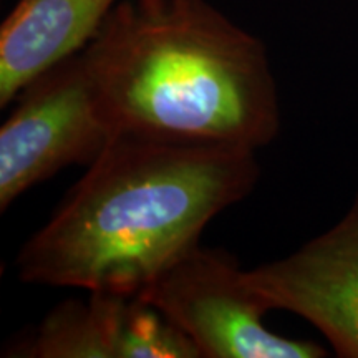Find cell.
<instances>
[{
	"instance_id": "cell-1",
	"label": "cell",
	"mask_w": 358,
	"mask_h": 358,
	"mask_svg": "<svg viewBox=\"0 0 358 358\" xmlns=\"http://www.w3.org/2000/svg\"><path fill=\"white\" fill-rule=\"evenodd\" d=\"M256 151L116 134L17 256L19 279L138 295L250 194Z\"/></svg>"
},
{
	"instance_id": "cell-2",
	"label": "cell",
	"mask_w": 358,
	"mask_h": 358,
	"mask_svg": "<svg viewBox=\"0 0 358 358\" xmlns=\"http://www.w3.org/2000/svg\"><path fill=\"white\" fill-rule=\"evenodd\" d=\"M82 52L115 134L257 153L279 133L266 47L206 0H122Z\"/></svg>"
},
{
	"instance_id": "cell-3",
	"label": "cell",
	"mask_w": 358,
	"mask_h": 358,
	"mask_svg": "<svg viewBox=\"0 0 358 358\" xmlns=\"http://www.w3.org/2000/svg\"><path fill=\"white\" fill-rule=\"evenodd\" d=\"M140 295L178 327L206 358H320L306 340L267 329L271 310L245 271L222 249L194 245L159 272Z\"/></svg>"
},
{
	"instance_id": "cell-4",
	"label": "cell",
	"mask_w": 358,
	"mask_h": 358,
	"mask_svg": "<svg viewBox=\"0 0 358 358\" xmlns=\"http://www.w3.org/2000/svg\"><path fill=\"white\" fill-rule=\"evenodd\" d=\"M13 101L0 128V211L62 169L88 168L116 136L83 52L43 71Z\"/></svg>"
},
{
	"instance_id": "cell-5",
	"label": "cell",
	"mask_w": 358,
	"mask_h": 358,
	"mask_svg": "<svg viewBox=\"0 0 358 358\" xmlns=\"http://www.w3.org/2000/svg\"><path fill=\"white\" fill-rule=\"evenodd\" d=\"M245 277L271 310L302 317L338 357L358 358V194L332 229Z\"/></svg>"
},
{
	"instance_id": "cell-6",
	"label": "cell",
	"mask_w": 358,
	"mask_h": 358,
	"mask_svg": "<svg viewBox=\"0 0 358 358\" xmlns=\"http://www.w3.org/2000/svg\"><path fill=\"white\" fill-rule=\"evenodd\" d=\"M17 357L201 358L176 325L140 295L90 292L48 313Z\"/></svg>"
},
{
	"instance_id": "cell-7",
	"label": "cell",
	"mask_w": 358,
	"mask_h": 358,
	"mask_svg": "<svg viewBox=\"0 0 358 358\" xmlns=\"http://www.w3.org/2000/svg\"><path fill=\"white\" fill-rule=\"evenodd\" d=\"M122 0H19L0 27V106L82 52Z\"/></svg>"
}]
</instances>
